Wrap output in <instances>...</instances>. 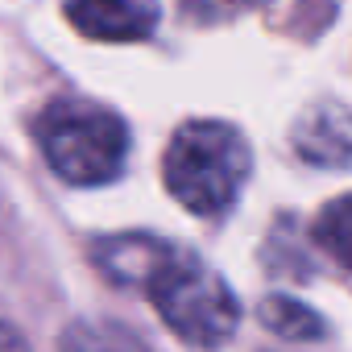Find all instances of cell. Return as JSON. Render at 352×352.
Instances as JSON below:
<instances>
[{
  "label": "cell",
  "mask_w": 352,
  "mask_h": 352,
  "mask_svg": "<svg viewBox=\"0 0 352 352\" xmlns=\"http://www.w3.org/2000/svg\"><path fill=\"white\" fill-rule=\"evenodd\" d=\"M253 149L224 120H187L170 137L162 157L166 191L195 216H216L232 208L241 187L249 183Z\"/></svg>",
  "instance_id": "6da1fadb"
},
{
  "label": "cell",
  "mask_w": 352,
  "mask_h": 352,
  "mask_svg": "<svg viewBox=\"0 0 352 352\" xmlns=\"http://www.w3.org/2000/svg\"><path fill=\"white\" fill-rule=\"evenodd\" d=\"M34 133L50 170L75 187L112 183L124 170L129 129L116 112L91 100H54L50 108H42Z\"/></svg>",
  "instance_id": "7a4b0ae2"
},
{
  "label": "cell",
  "mask_w": 352,
  "mask_h": 352,
  "mask_svg": "<svg viewBox=\"0 0 352 352\" xmlns=\"http://www.w3.org/2000/svg\"><path fill=\"white\" fill-rule=\"evenodd\" d=\"M145 290H149L162 323L195 348L228 344L241 323V302L228 290V282L191 253L174 249V257L157 270V278Z\"/></svg>",
  "instance_id": "3957f363"
},
{
  "label": "cell",
  "mask_w": 352,
  "mask_h": 352,
  "mask_svg": "<svg viewBox=\"0 0 352 352\" xmlns=\"http://www.w3.org/2000/svg\"><path fill=\"white\" fill-rule=\"evenodd\" d=\"M67 21L96 42H141L157 25V0H71Z\"/></svg>",
  "instance_id": "277c9868"
},
{
  "label": "cell",
  "mask_w": 352,
  "mask_h": 352,
  "mask_svg": "<svg viewBox=\"0 0 352 352\" xmlns=\"http://www.w3.org/2000/svg\"><path fill=\"white\" fill-rule=\"evenodd\" d=\"M294 149L298 157L340 170L352 166V112L340 104H315L294 124Z\"/></svg>",
  "instance_id": "5b68a950"
},
{
  "label": "cell",
  "mask_w": 352,
  "mask_h": 352,
  "mask_svg": "<svg viewBox=\"0 0 352 352\" xmlns=\"http://www.w3.org/2000/svg\"><path fill=\"white\" fill-rule=\"evenodd\" d=\"M170 257H174V245L157 236H116L96 245V265L120 286H149Z\"/></svg>",
  "instance_id": "8992f818"
},
{
  "label": "cell",
  "mask_w": 352,
  "mask_h": 352,
  "mask_svg": "<svg viewBox=\"0 0 352 352\" xmlns=\"http://www.w3.org/2000/svg\"><path fill=\"white\" fill-rule=\"evenodd\" d=\"M261 323L282 340H319L323 336V319L311 307H302L298 298H282V294L261 302Z\"/></svg>",
  "instance_id": "52a82bcc"
},
{
  "label": "cell",
  "mask_w": 352,
  "mask_h": 352,
  "mask_svg": "<svg viewBox=\"0 0 352 352\" xmlns=\"http://www.w3.org/2000/svg\"><path fill=\"white\" fill-rule=\"evenodd\" d=\"M315 245L331 261H340L344 270H352V195H340V199H331L319 212V220H315Z\"/></svg>",
  "instance_id": "ba28073f"
},
{
  "label": "cell",
  "mask_w": 352,
  "mask_h": 352,
  "mask_svg": "<svg viewBox=\"0 0 352 352\" xmlns=\"http://www.w3.org/2000/svg\"><path fill=\"white\" fill-rule=\"evenodd\" d=\"M63 352H145L124 327L112 323H71L63 336Z\"/></svg>",
  "instance_id": "9c48e42d"
},
{
  "label": "cell",
  "mask_w": 352,
  "mask_h": 352,
  "mask_svg": "<svg viewBox=\"0 0 352 352\" xmlns=\"http://www.w3.org/2000/svg\"><path fill=\"white\" fill-rule=\"evenodd\" d=\"M0 352H30V340L5 319H0Z\"/></svg>",
  "instance_id": "30bf717a"
}]
</instances>
